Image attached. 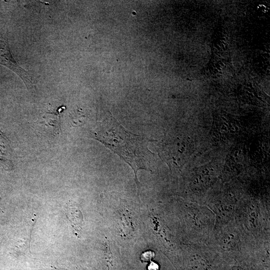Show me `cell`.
<instances>
[{"label":"cell","mask_w":270,"mask_h":270,"mask_svg":"<svg viewBox=\"0 0 270 270\" xmlns=\"http://www.w3.org/2000/svg\"><path fill=\"white\" fill-rule=\"evenodd\" d=\"M0 64L5 66L18 75L28 88H33L36 83L34 78L17 64L7 43L3 40H0Z\"/></svg>","instance_id":"obj_2"},{"label":"cell","mask_w":270,"mask_h":270,"mask_svg":"<svg viewBox=\"0 0 270 270\" xmlns=\"http://www.w3.org/2000/svg\"><path fill=\"white\" fill-rule=\"evenodd\" d=\"M66 215L75 234L80 235L83 222L82 214L76 206L70 205L66 208Z\"/></svg>","instance_id":"obj_3"},{"label":"cell","mask_w":270,"mask_h":270,"mask_svg":"<svg viewBox=\"0 0 270 270\" xmlns=\"http://www.w3.org/2000/svg\"><path fill=\"white\" fill-rule=\"evenodd\" d=\"M147 270H159V266L158 264H156L154 262H152L148 266Z\"/></svg>","instance_id":"obj_5"},{"label":"cell","mask_w":270,"mask_h":270,"mask_svg":"<svg viewBox=\"0 0 270 270\" xmlns=\"http://www.w3.org/2000/svg\"><path fill=\"white\" fill-rule=\"evenodd\" d=\"M92 137L117 154L132 168L138 194L140 184L136 174L140 170H150L148 168V157L152 152L147 144L151 140L130 132L109 112L98 123Z\"/></svg>","instance_id":"obj_1"},{"label":"cell","mask_w":270,"mask_h":270,"mask_svg":"<svg viewBox=\"0 0 270 270\" xmlns=\"http://www.w3.org/2000/svg\"><path fill=\"white\" fill-rule=\"evenodd\" d=\"M155 256V254L153 251L147 250L142 254L140 260L142 262H147L152 260Z\"/></svg>","instance_id":"obj_4"}]
</instances>
